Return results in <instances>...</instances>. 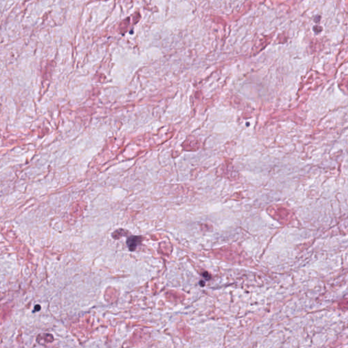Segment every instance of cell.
Wrapping results in <instances>:
<instances>
[{"instance_id":"1","label":"cell","mask_w":348,"mask_h":348,"mask_svg":"<svg viewBox=\"0 0 348 348\" xmlns=\"http://www.w3.org/2000/svg\"><path fill=\"white\" fill-rule=\"evenodd\" d=\"M141 239H142V238L140 236H132L129 237L128 239L126 240V243H127L129 250L131 251H134L136 249L137 246L140 243Z\"/></svg>"}]
</instances>
